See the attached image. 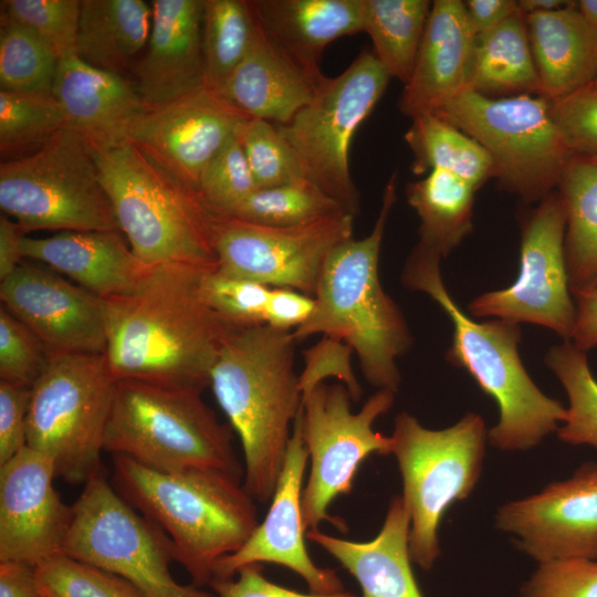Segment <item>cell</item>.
<instances>
[{"label":"cell","mask_w":597,"mask_h":597,"mask_svg":"<svg viewBox=\"0 0 597 597\" xmlns=\"http://www.w3.org/2000/svg\"><path fill=\"white\" fill-rule=\"evenodd\" d=\"M207 271L184 264L153 266L136 289L103 300L105 357L116 380L202 391L230 335L238 328L206 301Z\"/></svg>","instance_id":"cell-1"},{"label":"cell","mask_w":597,"mask_h":597,"mask_svg":"<svg viewBox=\"0 0 597 597\" xmlns=\"http://www.w3.org/2000/svg\"><path fill=\"white\" fill-rule=\"evenodd\" d=\"M293 331L266 324L237 328L210 373L213 395L238 433L244 489L271 501L303 395L294 370Z\"/></svg>","instance_id":"cell-2"},{"label":"cell","mask_w":597,"mask_h":597,"mask_svg":"<svg viewBox=\"0 0 597 597\" xmlns=\"http://www.w3.org/2000/svg\"><path fill=\"white\" fill-rule=\"evenodd\" d=\"M441 255L420 242L406 259L401 282L433 300L452 323L446 360L464 369L498 405L500 418L488 432L502 451H526L556 432L566 407L545 395L526 371L519 354V324L499 318L476 322L455 303L441 275Z\"/></svg>","instance_id":"cell-3"},{"label":"cell","mask_w":597,"mask_h":597,"mask_svg":"<svg viewBox=\"0 0 597 597\" xmlns=\"http://www.w3.org/2000/svg\"><path fill=\"white\" fill-rule=\"evenodd\" d=\"M397 179L394 171L387 180L370 233L348 239L331 252L318 280L313 313L293 331L297 343L315 334L343 342L357 355L365 379L394 392L401 383L397 359L413 344L404 313L379 277L381 242L397 200Z\"/></svg>","instance_id":"cell-4"},{"label":"cell","mask_w":597,"mask_h":597,"mask_svg":"<svg viewBox=\"0 0 597 597\" xmlns=\"http://www.w3.org/2000/svg\"><path fill=\"white\" fill-rule=\"evenodd\" d=\"M117 492L157 524L198 587L209 586L218 562L237 552L259 525L241 480L218 471L160 472L113 455Z\"/></svg>","instance_id":"cell-5"},{"label":"cell","mask_w":597,"mask_h":597,"mask_svg":"<svg viewBox=\"0 0 597 597\" xmlns=\"http://www.w3.org/2000/svg\"><path fill=\"white\" fill-rule=\"evenodd\" d=\"M122 233L145 264L217 270L216 213L130 142L90 147Z\"/></svg>","instance_id":"cell-6"},{"label":"cell","mask_w":597,"mask_h":597,"mask_svg":"<svg viewBox=\"0 0 597 597\" xmlns=\"http://www.w3.org/2000/svg\"><path fill=\"white\" fill-rule=\"evenodd\" d=\"M201 392L117 380L104 451L160 472L218 471L241 480L231 429L218 420Z\"/></svg>","instance_id":"cell-7"},{"label":"cell","mask_w":597,"mask_h":597,"mask_svg":"<svg viewBox=\"0 0 597 597\" xmlns=\"http://www.w3.org/2000/svg\"><path fill=\"white\" fill-rule=\"evenodd\" d=\"M488 432L474 412L438 430L423 427L406 411L395 418L391 453L410 520V558L426 570L441 554L438 530L444 513L453 502L467 499L479 481Z\"/></svg>","instance_id":"cell-8"},{"label":"cell","mask_w":597,"mask_h":597,"mask_svg":"<svg viewBox=\"0 0 597 597\" xmlns=\"http://www.w3.org/2000/svg\"><path fill=\"white\" fill-rule=\"evenodd\" d=\"M116 381L104 354H50L32 386L27 447L51 459L70 484L103 471Z\"/></svg>","instance_id":"cell-9"},{"label":"cell","mask_w":597,"mask_h":597,"mask_svg":"<svg viewBox=\"0 0 597 597\" xmlns=\"http://www.w3.org/2000/svg\"><path fill=\"white\" fill-rule=\"evenodd\" d=\"M478 142L489 154L499 186L525 202H540L558 188L574 154L541 95L489 97L467 90L434 113Z\"/></svg>","instance_id":"cell-10"},{"label":"cell","mask_w":597,"mask_h":597,"mask_svg":"<svg viewBox=\"0 0 597 597\" xmlns=\"http://www.w3.org/2000/svg\"><path fill=\"white\" fill-rule=\"evenodd\" d=\"M0 207L35 230L119 231L84 137L71 127L28 157L1 163Z\"/></svg>","instance_id":"cell-11"},{"label":"cell","mask_w":597,"mask_h":597,"mask_svg":"<svg viewBox=\"0 0 597 597\" xmlns=\"http://www.w3.org/2000/svg\"><path fill=\"white\" fill-rule=\"evenodd\" d=\"M83 485L71 505L63 554L125 578L145 597H216L172 577L171 541L117 492L103 471Z\"/></svg>","instance_id":"cell-12"},{"label":"cell","mask_w":597,"mask_h":597,"mask_svg":"<svg viewBox=\"0 0 597 597\" xmlns=\"http://www.w3.org/2000/svg\"><path fill=\"white\" fill-rule=\"evenodd\" d=\"M389 80L371 51L363 50L343 73L326 77L287 124H274L305 177L355 217L360 198L349 169L350 145Z\"/></svg>","instance_id":"cell-13"},{"label":"cell","mask_w":597,"mask_h":597,"mask_svg":"<svg viewBox=\"0 0 597 597\" xmlns=\"http://www.w3.org/2000/svg\"><path fill=\"white\" fill-rule=\"evenodd\" d=\"M395 394L378 389L358 412L350 409V395L344 384L315 386L303 396L302 434L311 461L302 495L306 530L323 521L346 530L343 520L328 515V506L353 489L356 472L373 453H391V437L375 431L373 425L392 406Z\"/></svg>","instance_id":"cell-14"},{"label":"cell","mask_w":597,"mask_h":597,"mask_svg":"<svg viewBox=\"0 0 597 597\" xmlns=\"http://www.w3.org/2000/svg\"><path fill=\"white\" fill-rule=\"evenodd\" d=\"M565 233V209L554 191L523 221L515 281L475 296L468 305L470 316L538 325L570 341L576 305L569 287Z\"/></svg>","instance_id":"cell-15"},{"label":"cell","mask_w":597,"mask_h":597,"mask_svg":"<svg viewBox=\"0 0 597 597\" xmlns=\"http://www.w3.org/2000/svg\"><path fill=\"white\" fill-rule=\"evenodd\" d=\"M349 212L295 227H266L216 214L217 271L314 297L331 252L353 238Z\"/></svg>","instance_id":"cell-16"},{"label":"cell","mask_w":597,"mask_h":597,"mask_svg":"<svg viewBox=\"0 0 597 597\" xmlns=\"http://www.w3.org/2000/svg\"><path fill=\"white\" fill-rule=\"evenodd\" d=\"M249 118L219 92L205 85L168 103L145 105L127 140L198 192L207 165Z\"/></svg>","instance_id":"cell-17"},{"label":"cell","mask_w":597,"mask_h":597,"mask_svg":"<svg viewBox=\"0 0 597 597\" xmlns=\"http://www.w3.org/2000/svg\"><path fill=\"white\" fill-rule=\"evenodd\" d=\"M496 527L540 564L597 559V463H586L541 492L498 510Z\"/></svg>","instance_id":"cell-18"},{"label":"cell","mask_w":597,"mask_h":597,"mask_svg":"<svg viewBox=\"0 0 597 597\" xmlns=\"http://www.w3.org/2000/svg\"><path fill=\"white\" fill-rule=\"evenodd\" d=\"M0 300L49 354H105L103 300L45 264L24 259L0 281Z\"/></svg>","instance_id":"cell-19"},{"label":"cell","mask_w":597,"mask_h":597,"mask_svg":"<svg viewBox=\"0 0 597 597\" xmlns=\"http://www.w3.org/2000/svg\"><path fill=\"white\" fill-rule=\"evenodd\" d=\"M307 459L300 409L266 516L237 552L218 562L212 582L231 578L248 565L272 563L301 576L312 593L344 591L335 570L318 567L305 545L307 530L302 511V484Z\"/></svg>","instance_id":"cell-20"},{"label":"cell","mask_w":597,"mask_h":597,"mask_svg":"<svg viewBox=\"0 0 597 597\" xmlns=\"http://www.w3.org/2000/svg\"><path fill=\"white\" fill-rule=\"evenodd\" d=\"M51 459L29 447L0 465V562L36 566L62 553L71 522Z\"/></svg>","instance_id":"cell-21"},{"label":"cell","mask_w":597,"mask_h":597,"mask_svg":"<svg viewBox=\"0 0 597 597\" xmlns=\"http://www.w3.org/2000/svg\"><path fill=\"white\" fill-rule=\"evenodd\" d=\"M476 35L460 0L432 1L409 81L398 107L410 118L434 114L469 90Z\"/></svg>","instance_id":"cell-22"},{"label":"cell","mask_w":597,"mask_h":597,"mask_svg":"<svg viewBox=\"0 0 597 597\" xmlns=\"http://www.w3.org/2000/svg\"><path fill=\"white\" fill-rule=\"evenodd\" d=\"M151 30L135 87L146 106L168 103L205 83V0H153Z\"/></svg>","instance_id":"cell-23"},{"label":"cell","mask_w":597,"mask_h":597,"mask_svg":"<svg viewBox=\"0 0 597 597\" xmlns=\"http://www.w3.org/2000/svg\"><path fill=\"white\" fill-rule=\"evenodd\" d=\"M51 92L67 126L90 147H111L127 140L145 107L135 84L123 75L93 67L77 55L57 61Z\"/></svg>","instance_id":"cell-24"},{"label":"cell","mask_w":597,"mask_h":597,"mask_svg":"<svg viewBox=\"0 0 597 597\" xmlns=\"http://www.w3.org/2000/svg\"><path fill=\"white\" fill-rule=\"evenodd\" d=\"M24 259L45 264L102 300L126 295L153 266L142 262L119 231H62L25 237Z\"/></svg>","instance_id":"cell-25"},{"label":"cell","mask_w":597,"mask_h":597,"mask_svg":"<svg viewBox=\"0 0 597 597\" xmlns=\"http://www.w3.org/2000/svg\"><path fill=\"white\" fill-rule=\"evenodd\" d=\"M253 6L268 38L317 87L327 77L320 69L325 48L363 32V0H254Z\"/></svg>","instance_id":"cell-26"},{"label":"cell","mask_w":597,"mask_h":597,"mask_svg":"<svg viewBox=\"0 0 597 597\" xmlns=\"http://www.w3.org/2000/svg\"><path fill=\"white\" fill-rule=\"evenodd\" d=\"M409 515L401 496L389 503L379 533L354 542L308 530L306 537L332 555L358 583L362 597H423L409 553Z\"/></svg>","instance_id":"cell-27"},{"label":"cell","mask_w":597,"mask_h":597,"mask_svg":"<svg viewBox=\"0 0 597 597\" xmlns=\"http://www.w3.org/2000/svg\"><path fill=\"white\" fill-rule=\"evenodd\" d=\"M317 88L268 38L259 22L249 51L220 94L250 118L287 124L311 103Z\"/></svg>","instance_id":"cell-28"},{"label":"cell","mask_w":597,"mask_h":597,"mask_svg":"<svg viewBox=\"0 0 597 597\" xmlns=\"http://www.w3.org/2000/svg\"><path fill=\"white\" fill-rule=\"evenodd\" d=\"M524 17L541 96L556 101L597 78V30L580 13L577 1Z\"/></svg>","instance_id":"cell-29"},{"label":"cell","mask_w":597,"mask_h":597,"mask_svg":"<svg viewBox=\"0 0 597 597\" xmlns=\"http://www.w3.org/2000/svg\"><path fill=\"white\" fill-rule=\"evenodd\" d=\"M153 9L143 0H82L76 55L122 75L148 42Z\"/></svg>","instance_id":"cell-30"},{"label":"cell","mask_w":597,"mask_h":597,"mask_svg":"<svg viewBox=\"0 0 597 597\" xmlns=\"http://www.w3.org/2000/svg\"><path fill=\"white\" fill-rule=\"evenodd\" d=\"M469 88L489 97L541 95L525 17L520 11L476 36Z\"/></svg>","instance_id":"cell-31"},{"label":"cell","mask_w":597,"mask_h":597,"mask_svg":"<svg viewBox=\"0 0 597 597\" xmlns=\"http://www.w3.org/2000/svg\"><path fill=\"white\" fill-rule=\"evenodd\" d=\"M557 189L566 214L569 287L576 295L597 287V158L574 155Z\"/></svg>","instance_id":"cell-32"},{"label":"cell","mask_w":597,"mask_h":597,"mask_svg":"<svg viewBox=\"0 0 597 597\" xmlns=\"http://www.w3.org/2000/svg\"><path fill=\"white\" fill-rule=\"evenodd\" d=\"M476 188L465 179L432 169L406 186L409 206L419 218L418 242L447 258L472 231Z\"/></svg>","instance_id":"cell-33"},{"label":"cell","mask_w":597,"mask_h":597,"mask_svg":"<svg viewBox=\"0 0 597 597\" xmlns=\"http://www.w3.org/2000/svg\"><path fill=\"white\" fill-rule=\"evenodd\" d=\"M405 140L413 154L411 169L426 175L432 169L454 174L480 188L494 178L489 154L453 124L428 113L411 118Z\"/></svg>","instance_id":"cell-34"},{"label":"cell","mask_w":597,"mask_h":597,"mask_svg":"<svg viewBox=\"0 0 597 597\" xmlns=\"http://www.w3.org/2000/svg\"><path fill=\"white\" fill-rule=\"evenodd\" d=\"M432 2L429 0H363V32L375 59L389 77L409 81Z\"/></svg>","instance_id":"cell-35"},{"label":"cell","mask_w":597,"mask_h":597,"mask_svg":"<svg viewBox=\"0 0 597 597\" xmlns=\"http://www.w3.org/2000/svg\"><path fill=\"white\" fill-rule=\"evenodd\" d=\"M258 27L253 1L205 0L202 46L206 86L220 93L249 51Z\"/></svg>","instance_id":"cell-36"},{"label":"cell","mask_w":597,"mask_h":597,"mask_svg":"<svg viewBox=\"0 0 597 597\" xmlns=\"http://www.w3.org/2000/svg\"><path fill=\"white\" fill-rule=\"evenodd\" d=\"M65 127L66 117L52 92L0 91L2 163L33 155Z\"/></svg>","instance_id":"cell-37"},{"label":"cell","mask_w":597,"mask_h":597,"mask_svg":"<svg viewBox=\"0 0 597 597\" xmlns=\"http://www.w3.org/2000/svg\"><path fill=\"white\" fill-rule=\"evenodd\" d=\"M344 211L346 210L337 201L315 184L302 179L281 186L258 188L220 216L266 227H295Z\"/></svg>","instance_id":"cell-38"},{"label":"cell","mask_w":597,"mask_h":597,"mask_svg":"<svg viewBox=\"0 0 597 597\" xmlns=\"http://www.w3.org/2000/svg\"><path fill=\"white\" fill-rule=\"evenodd\" d=\"M544 363L568 397L566 419L556 431L558 439L597 450V379L589 367L587 353L572 341H563L546 352Z\"/></svg>","instance_id":"cell-39"},{"label":"cell","mask_w":597,"mask_h":597,"mask_svg":"<svg viewBox=\"0 0 597 597\" xmlns=\"http://www.w3.org/2000/svg\"><path fill=\"white\" fill-rule=\"evenodd\" d=\"M57 61L35 32L1 15V91L51 92Z\"/></svg>","instance_id":"cell-40"},{"label":"cell","mask_w":597,"mask_h":597,"mask_svg":"<svg viewBox=\"0 0 597 597\" xmlns=\"http://www.w3.org/2000/svg\"><path fill=\"white\" fill-rule=\"evenodd\" d=\"M35 573L45 597H145L125 578L63 553L39 563Z\"/></svg>","instance_id":"cell-41"},{"label":"cell","mask_w":597,"mask_h":597,"mask_svg":"<svg viewBox=\"0 0 597 597\" xmlns=\"http://www.w3.org/2000/svg\"><path fill=\"white\" fill-rule=\"evenodd\" d=\"M240 137L258 188L307 179L295 153L273 123L249 118L240 128Z\"/></svg>","instance_id":"cell-42"},{"label":"cell","mask_w":597,"mask_h":597,"mask_svg":"<svg viewBox=\"0 0 597 597\" xmlns=\"http://www.w3.org/2000/svg\"><path fill=\"white\" fill-rule=\"evenodd\" d=\"M1 15L23 24L63 59L76 55L80 0H4Z\"/></svg>","instance_id":"cell-43"},{"label":"cell","mask_w":597,"mask_h":597,"mask_svg":"<svg viewBox=\"0 0 597 597\" xmlns=\"http://www.w3.org/2000/svg\"><path fill=\"white\" fill-rule=\"evenodd\" d=\"M240 128L210 160L199 181V195L219 216L258 189L241 143Z\"/></svg>","instance_id":"cell-44"},{"label":"cell","mask_w":597,"mask_h":597,"mask_svg":"<svg viewBox=\"0 0 597 597\" xmlns=\"http://www.w3.org/2000/svg\"><path fill=\"white\" fill-rule=\"evenodd\" d=\"M202 293L210 306L234 327L264 323L270 286L230 277L217 270L207 271L201 281Z\"/></svg>","instance_id":"cell-45"},{"label":"cell","mask_w":597,"mask_h":597,"mask_svg":"<svg viewBox=\"0 0 597 597\" xmlns=\"http://www.w3.org/2000/svg\"><path fill=\"white\" fill-rule=\"evenodd\" d=\"M49 350L3 305L0 307V380L32 387L44 371Z\"/></svg>","instance_id":"cell-46"},{"label":"cell","mask_w":597,"mask_h":597,"mask_svg":"<svg viewBox=\"0 0 597 597\" xmlns=\"http://www.w3.org/2000/svg\"><path fill=\"white\" fill-rule=\"evenodd\" d=\"M551 104L555 124L570 151L597 157V81Z\"/></svg>","instance_id":"cell-47"},{"label":"cell","mask_w":597,"mask_h":597,"mask_svg":"<svg viewBox=\"0 0 597 597\" xmlns=\"http://www.w3.org/2000/svg\"><path fill=\"white\" fill-rule=\"evenodd\" d=\"M519 597H597V559L540 564Z\"/></svg>","instance_id":"cell-48"},{"label":"cell","mask_w":597,"mask_h":597,"mask_svg":"<svg viewBox=\"0 0 597 597\" xmlns=\"http://www.w3.org/2000/svg\"><path fill=\"white\" fill-rule=\"evenodd\" d=\"M352 348L343 342L325 336L320 343L305 349V366L298 376L302 395L305 396L325 378L333 376L343 381L353 401L359 400L362 388L352 369Z\"/></svg>","instance_id":"cell-49"},{"label":"cell","mask_w":597,"mask_h":597,"mask_svg":"<svg viewBox=\"0 0 597 597\" xmlns=\"http://www.w3.org/2000/svg\"><path fill=\"white\" fill-rule=\"evenodd\" d=\"M32 387L0 380V465L27 447Z\"/></svg>","instance_id":"cell-50"},{"label":"cell","mask_w":597,"mask_h":597,"mask_svg":"<svg viewBox=\"0 0 597 597\" xmlns=\"http://www.w3.org/2000/svg\"><path fill=\"white\" fill-rule=\"evenodd\" d=\"M209 587L217 597H359L345 590L335 594L301 593L280 586L263 575L261 564L244 566L233 577L213 580Z\"/></svg>","instance_id":"cell-51"},{"label":"cell","mask_w":597,"mask_h":597,"mask_svg":"<svg viewBox=\"0 0 597 597\" xmlns=\"http://www.w3.org/2000/svg\"><path fill=\"white\" fill-rule=\"evenodd\" d=\"M315 300L304 293L285 287H271L264 323L282 331H294L312 315Z\"/></svg>","instance_id":"cell-52"},{"label":"cell","mask_w":597,"mask_h":597,"mask_svg":"<svg viewBox=\"0 0 597 597\" xmlns=\"http://www.w3.org/2000/svg\"><path fill=\"white\" fill-rule=\"evenodd\" d=\"M468 21L478 36L519 12L515 0L463 1Z\"/></svg>","instance_id":"cell-53"},{"label":"cell","mask_w":597,"mask_h":597,"mask_svg":"<svg viewBox=\"0 0 597 597\" xmlns=\"http://www.w3.org/2000/svg\"><path fill=\"white\" fill-rule=\"evenodd\" d=\"M0 597H45L35 566L20 562H0Z\"/></svg>","instance_id":"cell-54"},{"label":"cell","mask_w":597,"mask_h":597,"mask_svg":"<svg viewBox=\"0 0 597 597\" xmlns=\"http://www.w3.org/2000/svg\"><path fill=\"white\" fill-rule=\"evenodd\" d=\"M573 297L576 317L570 341L587 353L597 347V287Z\"/></svg>","instance_id":"cell-55"},{"label":"cell","mask_w":597,"mask_h":597,"mask_svg":"<svg viewBox=\"0 0 597 597\" xmlns=\"http://www.w3.org/2000/svg\"><path fill=\"white\" fill-rule=\"evenodd\" d=\"M27 232L12 218L0 217V281L13 273L24 260L22 242Z\"/></svg>","instance_id":"cell-56"},{"label":"cell","mask_w":597,"mask_h":597,"mask_svg":"<svg viewBox=\"0 0 597 597\" xmlns=\"http://www.w3.org/2000/svg\"><path fill=\"white\" fill-rule=\"evenodd\" d=\"M575 2L576 1L569 0H519L517 7L519 11L523 15H528L533 13L555 11L572 6Z\"/></svg>","instance_id":"cell-57"},{"label":"cell","mask_w":597,"mask_h":597,"mask_svg":"<svg viewBox=\"0 0 597 597\" xmlns=\"http://www.w3.org/2000/svg\"><path fill=\"white\" fill-rule=\"evenodd\" d=\"M577 8L589 24L597 30V0H579Z\"/></svg>","instance_id":"cell-58"},{"label":"cell","mask_w":597,"mask_h":597,"mask_svg":"<svg viewBox=\"0 0 597 597\" xmlns=\"http://www.w3.org/2000/svg\"><path fill=\"white\" fill-rule=\"evenodd\" d=\"M595 81H597V78Z\"/></svg>","instance_id":"cell-59"},{"label":"cell","mask_w":597,"mask_h":597,"mask_svg":"<svg viewBox=\"0 0 597 597\" xmlns=\"http://www.w3.org/2000/svg\"><path fill=\"white\" fill-rule=\"evenodd\" d=\"M597 158V157H596Z\"/></svg>","instance_id":"cell-60"}]
</instances>
